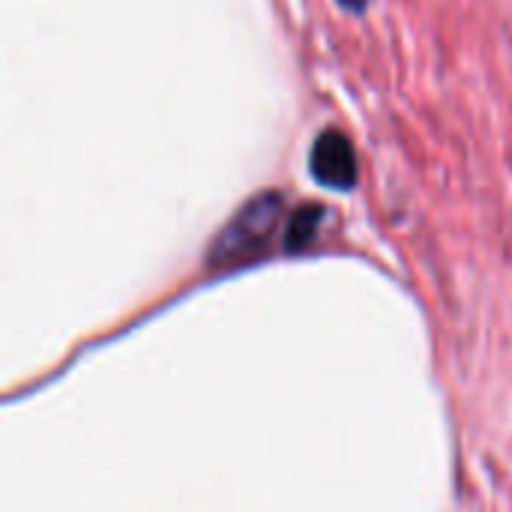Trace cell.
Instances as JSON below:
<instances>
[{
  "label": "cell",
  "instance_id": "3957f363",
  "mask_svg": "<svg viewBox=\"0 0 512 512\" xmlns=\"http://www.w3.org/2000/svg\"><path fill=\"white\" fill-rule=\"evenodd\" d=\"M321 216H324V207H312V204L294 210L291 219H288V228H285V246L291 252H300L303 246H309L315 240Z\"/></svg>",
  "mask_w": 512,
  "mask_h": 512
},
{
  "label": "cell",
  "instance_id": "277c9868",
  "mask_svg": "<svg viewBox=\"0 0 512 512\" xmlns=\"http://www.w3.org/2000/svg\"><path fill=\"white\" fill-rule=\"evenodd\" d=\"M348 12H363L369 6V0H339Z\"/></svg>",
  "mask_w": 512,
  "mask_h": 512
},
{
  "label": "cell",
  "instance_id": "6da1fadb",
  "mask_svg": "<svg viewBox=\"0 0 512 512\" xmlns=\"http://www.w3.org/2000/svg\"><path fill=\"white\" fill-rule=\"evenodd\" d=\"M282 213L285 210H282L279 195H258L231 219V225L213 243L210 261L219 267H231V264H243V261L264 255L270 240L276 237Z\"/></svg>",
  "mask_w": 512,
  "mask_h": 512
},
{
  "label": "cell",
  "instance_id": "7a4b0ae2",
  "mask_svg": "<svg viewBox=\"0 0 512 512\" xmlns=\"http://www.w3.org/2000/svg\"><path fill=\"white\" fill-rule=\"evenodd\" d=\"M309 168L312 177L330 189H351L357 183V153L351 141L336 129H327L315 138Z\"/></svg>",
  "mask_w": 512,
  "mask_h": 512
}]
</instances>
